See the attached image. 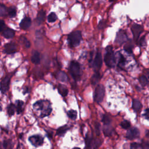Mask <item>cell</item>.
I'll return each mask as SVG.
<instances>
[{
    "instance_id": "603a6c76",
    "label": "cell",
    "mask_w": 149,
    "mask_h": 149,
    "mask_svg": "<svg viewBox=\"0 0 149 149\" xmlns=\"http://www.w3.org/2000/svg\"><path fill=\"white\" fill-rule=\"evenodd\" d=\"M3 146L5 149H13L14 144L11 140H6L4 141Z\"/></svg>"
},
{
    "instance_id": "2e32d148",
    "label": "cell",
    "mask_w": 149,
    "mask_h": 149,
    "mask_svg": "<svg viewBox=\"0 0 149 149\" xmlns=\"http://www.w3.org/2000/svg\"><path fill=\"white\" fill-rule=\"evenodd\" d=\"M56 78L62 82H66L68 81V77L66 74L62 71L58 72L55 74Z\"/></svg>"
},
{
    "instance_id": "d590c367",
    "label": "cell",
    "mask_w": 149,
    "mask_h": 149,
    "mask_svg": "<svg viewBox=\"0 0 149 149\" xmlns=\"http://www.w3.org/2000/svg\"><path fill=\"white\" fill-rule=\"evenodd\" d=\"M95 130H96V133L97 134V135H100V125L99 122H95Z\"/></svg>"
},
{
    "instance_id": "ab89813d",
    "label": "cell",
    "mask_w": 149,
    "mask_h": 149,
    "mask_svg": "<svg viewBox=\"0 0 149 149\" xmlns=\"http://www.w3.org/2000/svg\"><path fill=\"white\" fill-rule=\"evenodd\" d=\"M140 147V144L137 143H133L130 144V149H137Z\"/></svg>"
},
{
    "instance_id": "ee69618b",
    "label": "cell",
    "mask_w": 149,
    "mask_h": 149,
    "mask_svg": "<svg viewBox=\"0 0 149 149\" xmlns=\"http://www.w3.org/2000/svg\"><path fill=\"white\" fill-rule=\"evenodd\" d=\"M140 44L141 46H144L146 44V41H145V37H142L140 40Z\"/></svg>"
},
{
    "instance_id": "60d3db41",
    "label": "cell",
    "mask_w": 149,
    "mask_h": 149,
    "mask_svg": "<svg viewBox=\"0 0 149 149\" xmlns=\"http://www.w3.org/2000/svg\"><path fill=\"white\" fill-rule=\"evenodd\" d=\"M143 116L144 117V118L146 119H148L149 120V108H147L146 109L144 113L143 114Z\"/></svg>"
},
{
    "instance_id": "277c9868",
    "label": "cell",
    "mask_w": 149,
    "mask_h": 149,
    "mask_svg": "<svg viewBox=\"0 0 149 149\" xmlns=\"http://www.w3.org/2000/svg\"><path fill=\"white\" fill-rule=\"evenodd\" d=\"M105 96V88L103 85H99L95 91L94 94V100L96 103H101L104 97Z\"/></svg>"
},
{
    "instance_id": "1f68e13d",
    "label": "cell",
    "mask_w": 149,
    "mask_h": 149,
    "mask_svg": "<svg viewBox=\"0 0 149 149\" xmlns=\"http://www.w3.org/2000/svg\"><path fill=\"white\" fill-rule=\"evenodd\" d=\"M8 14L10 17H14L17 14L16 8L14 7H10L8 9Z\"/></svg>"
},
{
    "instance_id": "8d00e7d4",
    "label": "cell",
    "mask_w": 149,
    "mask_h": 149,
    "mask_svg": "<svg viewBox=\"0 0 149 149\" xmlns=\"http://www.w3.org/2000/svg\"><path fill=\"white\" fill-rule=\"evenodd\" d=\"M132 46L130 45V44H127L125 45L124 47V50L128 53H131L132 51Z\"/></svg>"
},
{
    "instance_id": "83f0119b",
    "label": "cell",
    "mask_w": 149,
    "mask_h": 149,
    "mask_svg": "<svg viewBox=\"0 0 149 149\" xmlns=\"http://www.w3.org/2000/svg\"><path fill=\"white\" fill-rule=\"evenodd\" d=\"M102 122L104 124V125H110L111 123V119L109 116L107 115H104L102 119Z\"/></svg>"
},
{
    "instance_id": "f546056e",
    "label": "cell",
    "mask_w": 149,
    "mask_h": 149,
    "mask_svg": "<svg viewBox=\"0 0 149 149\" xmlns=\"http://www.w3.org/2000/svg\"><path fill=\"white\" fill-rule=\"evenodd\" d=\"M125 62H126V59H125V57L122 54H120L119 59L118 63V66L121 68H123L125 64Z\"/></svg>"
},
{
    "instance_id": "7c38bea8",
    "label": "cell",
    "mask_w": 149,
    "mask_h": 149,
    "mask_svg": "<svg viewBox=\"0 0 149 149\" xmlns=\"http://www.w3.org/2000/svg\"><path fill=\"white\" fill-rule=\"evenodd\" d=\"M17 51V46L14 43H10L5 45L4 51L8 54L16 52Z\"/></svg>"
},
{
    "instance_id": "e575fe53",
    "label": "cell",
    "mask_w": 149,
    "mask_h": 149,
    "mask_svg": "<svg viewBox=\"0 0 149 149\" xmlns=\"http://www.w3.org/2000/svg\"><path fill=\"white\" fill-rule=\"evenodd\" d=\"M21 42L24 44L25 47H26V48H29L30 46V42L28 40V39L24 37H21V39H20Z\"/></svg>"
},
{
    "instance_id": "7bdbcfd3",
    "label": "cell",
    "mask_w": 149,
    "mask_h": 149,
    "mask_svg": "<svg viewBox=\"0 0 149 149\" xmlns=\"http://www.w3.org/2000/svg\"><path fill=\"white\" fill-rule=\"evenodd\" d=\"M105 25H106V22H105L104 21H101V22H100L99 26H98L99 29H103V28L105 27Z\"/></svg>"
},
{
    "instance_id": "ffe728a7",
    "label": "cell",
    "mask_w": 149,
    "mask_h": 149,
    "mask_svg": "<svg viewBox=\"0 0 149 149\" xmlns=\"http://www.w3.org/2000/svg\"><path fill=\"white\" fill-rule=\"evenodd\" d=\"M58 92L62 96L65 97L68 95V90L66 88V87H65V86L62 85H59L58 86Z\"/></svg>"
},
{
    "instance_id": "30bf717a",
    "label": "cell",
    "mask_w": 149,
    "mask_h": 149,
    "mask_svg": "<svg viewBox=\"0 0 149 149\" xmlns=\"http://www.w3.org/2000/svg\"><path fill=\"white\" fill-rule=\"evenodd\" d=\"M140 135V132L136 128H133L128 130L126 133V138L129 140H133L139 137Z\"/></svg>"
},
{
    "instance_id": "44dd1931",
    "label": "cell",
    "mask_w": 149,
    "mask_h": 149,
    "mask_svg": "<svg viewBox=\"0 0 149 149\" xmlns=\"http://www.w3.org/2000/svg\"><path fill=\"white\" fill-rule=\"evenodd\" d=\"M112 128L110 125H104L103 128V132L105 136H110L112 133Z\"/></svg>"
},
{
    "instance_id": "8fae6325",
    "label": "cell",
    "mask_w": 149,
    "mask_h": 149,
    "mask_svg": "<svg viewBox=\"0 0 149 149\" xmlns=\"http://www.w3.org/2000/svg\"><path fill=\"white\" fill-rule=\"evenodd\" d=\"M127 39L128 38L126 33L123 30H120L117 34L115 41L118 44L122 45L127 41Z\"/></svg>"
},
{
    "instance_id": "3957f363",
    "label": "cell",
    "mask_w": 149,
    "mask_h": 149,
    "mask_svg": "<svg viewBox=\"0 0 149 149\" xmlns=\"http://www.w3.org/2000/svg\"><path fill=\"white\" fill-rule=\"evenodd\" d=\"M70 72L71 75L75 80L80 79L82 74V70L81 65L78 62L74 61L71 62L70 65Z\"/></svg>"
},
{
    "instance_id": "5bb4252c",
    "label": "cell",
    "mask_w": 149,
    "mask_h": 149,
    "mask_svg": "<svg viewBox=\"0 0 149 149\" xmlns=\"http://www.w3.org/2000/svg\"><path fill=\"white\" fill-rule=\"evenodd\" d=\"M3 35L6 39H11L15 36V32L10 28H6L4 30Z\"/></svg>"
},
{
    "instance_id": "9c48e42d",
    "label": "cell",
    "mask_w": 149,
    "mask_h": 149,
    "mask_svg": "<svg viewBox=\"0 0 149 149\" xmlns=\"http://www.w3.org/2000/svg\"><path fill=\"white\" fill-rule=\"evenodd\" d=\"M30 142L35 147H39L41 146L44 141L43 137L40 135H34L29 137Z\"/></svg>"
},
{
    "instance_id": "e0dca14e",
    "label": "cell",
    "mask_w": 149,
    "mask_h": 149,
    "mask_svg": "<svg viewBox=\"0 0 149 149\" xmlns=\"http://www.w3.org/2000/svg\"><path fill=\"white\" fill-rule=\"evenodd\" d=\"M32 61L34 64H39L40 62V54L37 51H33L32 56Z\"/></svg>"
},
{
    "instance_id": "6da1fadb",
    "label": "cell",
    "mask_w": 149,
    "mask_h": 149,
    "mask_svg": "<svg viewBox=\"0 0 149 149\" xmlns=\"http://www.w3.org/2000/svg\"><path fill=\"white\" fill-rule=\"evenodd\" d=\"M104 61L106 65L109 68H113L115 65V57L112 50V47L110 46L106 48V54L104 56Z\"/></svg>"
},
{
    "instance_id": "484cf974",
    "label": "cell",
    "mask_w": 149,
    "mask_h": 149,
    "mask_svg": "<svg viewBox=\"0 0 149 149\" xmlns=\"http://www.w3.org/2000/svg\"><path fill=\"white\" fill-rule=\"evenodd\" d=\"M68 117L71 119H73V120H75L77 118V112L76 111L74 110H70L67 113Z\"/></svg>"
},
{
    "instance_id": "d6986e66",
    "label": "cell",
    "mask_w": 149,
    "mask_h": 149,
    "mask_svg": "<svg viewBox=\"0 0 149 149\" xmlns=\"http://www.w3.org/2000/svg\"><path fill=\"white\" fill-rule=\"evenodd\" d=\"M100 79V74L99 72H96L91 78V82L93 85H96L98 83Z\"/></svg>"
},
{
    "instance_id": "d6a6232c",
    "label": "cell",
    "mask_w": 149,
    "mask_h": 149,
    "mask_svg": "<svg viewBox=\"0 0 149 149\" xmlns=\"http://www.w3.org/2000/svg\"><path fill=\"white\" fill-rule=\"evenodd\" d=\"M121 126L122 128L125 129H128L130 127V123L128 121L125 120L121 123Z\"/></svg>"
},
{
    "instance_id": "bcb514c9",
    "label": "cell",
    "mask_w": 149,
    "mask_h": 149,
    "mask_svg": "<svg viewBox=\"0 0 149 149\" xmlns=\"http://www.w3.org/2000/svg\"><path fill=\"white\" fill-rule=\"evenodd\" d=\"M146 136L148 137V138H149V130H147V132H146Z\"/></svg>"
},
{
    "instance_id": "8992f818",
    "label": "cell",
    "mask_w": 149,
    "mask_h": 149,
    "mask_svg": "<svg viewBox=\"0 0 149 149\" xmlns=\"http://www.w3.org/2000/svg\"><path fill=\"white\" fill-rule=\"evenodd\" d=\"M132 34L133 36V38L135 41H137L141 34L143 32V28L142 26L138 25V24H133L131 28Z\"/></svg>"
},
{
    "instance_id": "7dc6e473",
    "label": "cell",
    "mask_w": 149,
    "mask_h": 149,
    "mask_svg": "<svg viewBox=\"0 0 149 149\" xmlns=\"http://www.w3.org/2000/svg\"><path fill=\"white\" fill-rule=\"evenodd\" d=\"M73 149H81L80 148H78V147H74V148H73Z\"/></svg>"
},
{
    "instance_id": "ac0fdd59",
    "label": "cell",
    "mask_w": 149,
    "mask_h": 149,
    "mask_svg": "<svg viewBox=\"0 0 149 149\" xmlns=\"http://www.w3.org/2000/svg\"><path fill=\"white\" fill-rule=\"evenodd\" d=\"M45 16H46V12L44 11H40L37 15L36 21L38 25L41 24L45 19Z\"/></svg>"
},
{
    "instance_id": "4316f807",
    "label": "cell",
    "mask_w": 149,
    "mask_h": 149,
    "mask_svg": "<svg viewBox=\"0 0 149 149\" xmlns=\"http://www.w3.org/2000/svg\"><path fill=\"white\" fill-rule=\"evenodd\" d=\"M16 110V106L14 104H10L8 108V113L10 116H12L14 115Z\"/></svg>"
},
{
    "instance_id": "4dcf8cb0",
    "label": "cell",
    "mask_w": 149,
    "mask_h": 149,
    "mask_svg": "<svg viewBox=\"0 0 149 149\" xmlns=\"http://www.w3.org/2000/svg\"><path fill=\"white\" fill-rule=\"evenodd\" d=\"M139 82L142 86H144L147 85V83L148 82V81L145 76L142 75V76L140 77V78H139Z\"/></svg>"
},
{
    "instance_id": "f6af8a7d",
    "label": "cell",
    "mask_w": 149,
    "mask_h": 149,
    "mask_svg": "<svg viewBox=\"0 0 149 149\" xmlns=\"http://www.w3.org/2000/svg\"><path fill=\"white\" fill-rule=\"evenodd\" d=\"M147 76L148 81H149V69H148L147 71Z\"/></svg>"
},
{
    "instance_id": "ba28073f",
    "label": "cell",
    "mask_w": 149,
    "mask_h": 149,
    "mask_svg": "<svg viewBox=\"0 0 149 149\" xmlns=\"http://www.w3.org/2000/svg\"><path fill=\"white\" fill-rule=\"evenodd\" d=\"M10 80H11V77L10 76H7L5 77L0 83V90L3 93H6L10 87Z\"/></svg>"
},
{
    "instance_id": "c3c4849f",
    "label": "cell",
    "mask_w": 149,
    "mask_h": 149,
    "mask_svg": "<svg viewBox=\"0 0 149 149\" xmlns=\"http://www.w3.org/2000/svg\"><path fill=\"white\" fill-rule=\"evenodd\" d=\"M1 106H0V110H1Z\"/></svg>"
},
{
    "instance_id": "b9f144b4",
    "label": "cell",
    "mask_w": 149,
    "mask_h": 149,
    "mask_svg": "<svg viewBox=\"0 0 149 149\" xmlns=\"http://www.w3.org/2000/svg\"><path fill=\"white\" fill-rule=\"evenodd\" d=\"M5 26V22L3 20H0V32H1Z\"/></svg>"
},
{
    "instance_id": "f35d334b",
    "label": "cell",
    "mask_w": 149,
    "mask_h": 149,
    "mask_svg": "<svg viewBox=\"0 0 149 149\" xmlns=\"http://www.w3.org/2000/svg\"><path fill=\"white\" fill-rule=\"evenodd\" d=\"M101 141H100V140H99V139H96V140H95V141H94V144H93L94 147H95V148H96L99 147L101 145Z\"/></svg>"
},
{
    "instance_id": "836d02e7",
    "label": "cell",
    "mask_w": 149,
    "mask_h": 149,
    "mask_svg": "<svg viewBox=\"0 0 149 149\" xmlns=\"http://www.w3.org/2000/svg\"><path fill=\"white\" fill-rule=\"evenodd\" d=\"M91 143H92V138L88 135L86 138V149H91Z\"/></svg>"
},
{
    "instance_id": "7a4b0ae2",
    "label": "cell",
    "mask_w": 149,
    "mask_h": 149,
    "mask_svg": "<svg viewBox=\"0 0 149 149\" xmlns=\"http://www.w3.org/2000/svg\"><path fill=\"white\" fill-rule=\"evenodd\" d=\"M68 40L69 44L71 47H75L78 46L82 40L81 32L77 30L72 32L69 34Z\"/></svg>"
},
{
    "instance_id": "cb8c5ba5",
    "label": "cell",
    "mask_w": 149,
    "mask_h": 149,
    "mask_svg": "<svg viewBox=\"0 0 149 149\" xmlns=\"http://www.w3.org/2000/svg\"><path fill=\"white\" fill-rule=\"evenodd\" d=\"M17 107H16V110L18 114H20L22 112V108H23V102L20 100L17 101Z\"/></svg>"
},
{
    "instance_id": "74e56055",
    "label": "cell",
    "mask_w": 149,
    "mask_h": 149,
    "mask_svg": "<svg viewBox=\"0 0 149 149\" xmlns=\"http://www.w3.org/2000/svg\"><path fill=\"white\" fill-rule=\"evenodd\" d=\"M141 147L142 149H149V142L148 141H143Z\"/></svg>"
},
{
    "instance_id": "9a60e30c",
    "label": "cell",
    "mask_w": 149,
    "mask_h": 149,
    "mask_svg": "<svg viewBox=\"0 0 149 149\" xmlns=\"http://www.w3.org/2000/svg\"><path fill=\"white\" fill-rule=\"evenodd\" d=\"M142 108V104L137 99H134L132 102V108L136 112H139Z\"/></svg>"
},
{
    "instance_id": "5b68a950",
    "label": "cell",
    "mask_w": 149,
    "mask_h": 149,
    "mask_svg": "<svg viewBox=\"0 0 149 149\" xmlns=\"http://www.w3.org/2000/svg\"><path fill=\"white\" fill-rule=\"evenodd\" d=\"M44 101H37L33 106V107L35 109L43 111V112H41V117H45L46 116L49 115L51 112V108L50 107H49L46 109H44V107H45V103L44 104Z\"/></svg>"
},
{
    "instance_id": "7402d4cb",
    "label": "cell",
    "mask_w": 149,
    "mask_h": 149,
    "mask_svg": "<svg viewBox=\"0 0 149 149\" xmlns=\"http://www.w3.org/2000/svg\"><path fill=\"white\" fill-rule=\"evenodd\" d=\"M68 129V127L67 125H65L63 126L60 127L59 128H58L57 130V135L60 136H62L63 135H64L65 134V133L66 132V131Z\"/></svg>"
},
{
    "instance_id": "52a82bcc",
    "label": "cell",
    "mask_w": 149,
    "mask_h": 149,
    "mask_svg": "<svg viewBox=\"0 0 149 149\" xmlns=\"http://www.w3.org/2000/svg\"><path fill=\"white\" fill-rule=\"evenodd\" d=\"M102 64H103V59H102L101 54L100 52H97L95 57V58L94 59L93 63V67L95 70L96 71V72H99L98 71L101 68Z\"/></svg>"
},
{
    "instance_id": "d4e9b609",
    "label": "cell",
    "mask_w": 149,
    "mask_h": 149,
    "mask_svg": "<svg viewBox=\"0 0 149 149\" xmlns=\"http://www.w3.org/2000/svg\"><path fill=\"white\" fill-rule=\"evenodd\" d=\"M8 13L7 8L4 5L0 4V17H4Z\"/></svg>"
},
{
    "instance_id": "f1b7e54d",
    "label": "cell",
    "mask_w": 149,
    "mask_h": 149,
    "mask_svg": "<svg viewBox=\"0 0 149 149\" xmlns=\"http://www.w3.org/2000/svg\"><path fill=\"white\" fill-rule=\"evenodd\" d=\"M57 19V17L54 12H51L48 17V21L50 23L55 22Z\"/></svg>"
},
{
    "instance_id": "4fadbf2b",
    "label": "cell",
    "mask_w": 149,
    "mask_h": 149,
    "mask_svg": "<svg viewBox=\"0 0 149 149\" xmlns=\"http://www.w3.org/2000/svg\"><path fill=\"white\" fill-rule=\"evenodd\" d=\"M32 24V21L30 18L29 17H26L22 19L20 23V28L22 29L26 30L29 28Z\"/></svg>"
}]
</instances>
